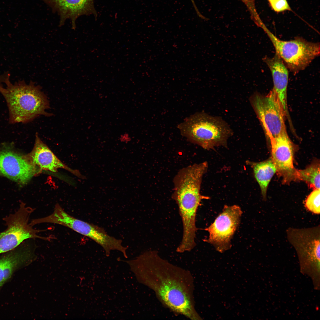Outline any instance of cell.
<instances>
[{
    "mask_svg": "<svg viewBox=\"0 0 320 320\" xmlns=\"http://www.w3.org/2000/svg\"><path fill=\"white\" fill-rule=\"evenodd\" d=\"M5 85L0 86V93L7 103L10 124L27 123L41 115L51 116L46 112L49 104L40 86L32 81L27 84L24 80L14 83L10 81Z\"/></svg>",
    "mask_w": 320,
    "mask_h": 320,
    "instance_id": "obj_2",
    "label": "cell"
},
{
    "mask_svg": "<svg viewBox=\"0 0 320 320\" xmlns=\"http://www.w3.org/2000/svg\"><path fill=\"white\" fill-rule=\"evenodd\" d=\"M64 226L87 237L100 245L105 251L106 255H109L111 251L117 250L127 257V248L122 245V241L108 235L102 228L93 224L77 219L70 215L66 216L63 221Z\"/></svg>",
    "mask_w": 320,
    "mask_h": 320,
    "instance_id": "obj_11",
    "label": "cell"
},
{
    "mask_svg": "<svg viewBox=\"0 0 320 320\" xmlns=\"http://www.w3.org/2000/svg\"><path fill=\"white\" fill-rule=\"evenodd\" d=\"M34 209L21 202L16 211L3 218L7 228L0 233V254L14 249L27 239L50 240V237L39 235L46 230L36 229L30 225V217Z\"/></svg>",
    "mask_w": 320,
    "mask_h": 320,
    "instance_id": "obj_4",
    "label": "cell"
},
{
    "mask_svg": "<svg viewBox=\"0 0 320 320\" xmlns=\"http://www.w3.org/2000/svg\"><path fill=\"white\" fill-rule=\"evenodd\" d=\"M27 155L32 164L40 172L45 170L55 172L59 169H63L81 179L86 178L79 171L71 169L60 161L41 140L37 133L36 135L33 149Z\"/></svg>",
    "mask_w": 320,
    "mask_h": 320,
    "instance_id": "obj_14",
    "label": "cell"
},
{
    "mask_svg": "<svg viewBox=\"0 0 320 320\" xmlns=\"http://www.w3.org/2000/svg\"><path fill=\"white\" fill-rule=\"evenodd\" d=\"M57 12L60 17L59 26L70 19L72 28H76V22L80 16L93 14L97 16L94 5V0H42Z\"/></svg>",
    "mask_w": 320,
    "mask_h": 320,
    "instance_id": "obj_13",
    "label": "cell"
},
{
    "mask_svg": "<svg viewBox=\"0 0 320 320\" xmlns=\"http://www.w3.org/2000/svg\"><path fill=\"white\" fill-rule=\"evenodd\" d=\"M320 226L306 228H289V242L296 250L301 264L319 271Z\"/></svg>",
    "mask_w": 320,
    "mask_h": 320,
    "instance_id": "obj_8",
    "label": "cell"
},
{
    "mask_svg": "<svg viewBox=\"0 0 320 320\" xmlns=\"http://www.w3.org/2000/svg\"><path fill=\"white\" fill-rule=\"evenodd\" d=\"M263 60L269 68L272 74L273 84V89L279 99L285 117L288 119L290 122L287 100L289 77L287 68L276 53L272 57H265Z\"/></svg>",
    "mask_w": 320,
    "mask_h": 320,
    "instance_id": "obj_15",
    "label": "cell"
},
{
    "mask_svg": "<svg viewBox=\"0 0 320 320\" xmlns=\"http://www.w3.org/2000/svg\"><path fill=\"white\" fill-rule=\"evenodd\" d=\"M127 263L138 281L152 289L164 305L191 319H201L194 307L193 279L189 271L161 258L154 251Z\"/></svg>",
    "mask_w": 320,
    "mask_h": 320,
    "instance_id": "obj_1",
    "label": "cell"
},
{
    "mask_svg": "<svg viewBox=\"0 0 320 320\" xmlns=\"http://www.w3.org/2000/svg\"><path fill=\"white\" fill-rule=\"evenodd\" d=\"M320 189H315L308 196L305 201L306 208L312 213L319 214L320 212Z\"/></svg>",
    "mask_w": 320,
    "mask_h": 320,
    "instance_id": "obj_18",
    "label": "cell"
},
{
    "mask_svg": "<svg viewBox=\"0 0 320 320\" xmlns=\"http://www.w3.org/2000/svg\"><path fill=\"white\" fill-rule=\"evenodd\" d=\"M268 1L272 9L275 12H280L291 9L287 0H268Z\"/></svg>",
    "mask_w": 320,
    "mask_h": 320,
    "instance_id": "obj_19",
    "label": "cell"
},
{
    "mask_svg": "<svg viewBox=\"0 0 320 320\" xmlns=\"http://www.w3.org/2000/svg\"><path fill=\"white\" fill-rule=\"evenodd\" d=\"M247 162L253 169L255 177L260 186L263 198L265 199L268 185L276 172L274 164L271 159L259 162Z\"/></svg>",
    "mask_w": 320,
    "mask_h": 320,
    "instance_id": "obj_16",
    "label": "cell"
},
{
    "mask_svg": "<svg viewBox=\"0 0 320 320\" xmlns=\"http://www.w3.org/2000/svg\"><path fill=\"white\" fill-rule=\"evenodd\" d=\"M242 213L239 206L225 205L214 222L205 229L209 233L205 241L220 252L230 249L231 240L239 224Z\"/></svg>",
    "mask_w": 320,
    "mask_h": 320,
    "instance_id": "obj_7",
    "label": "cell"
},
{
    "mask_svg": "<svg viewBox=\"0 0 320 320\" xmlns=\"http://www.w3.org/2000/svg\"><path fill=\"white\" fill-rule=\"evenodd\" d=\"M181 135L191 143L205 149L226 147L233 132L222 117L204 112H197L187 117L178 126Z\"/></svg>",
    "mask_w": 320,
    "mask_h": 320,
    "instance_id": "obj_3",
    "label": "cell"
},
{
    "mask_svg": "<svg viewBox=\"0 0 320 320\" xmlns=\"http://www.w3.org/2000/svg\"><path fill=\"white\" fill-rule=\"evenodd\" d=\"M270 39L276 54L286 67L296 73L303 70L320 54V44L307 41L300 37L290 41L280 40L264 25L261 27Z\"/></svg>",
    "mask_w": 320,
    "mask_h": 320,
    "instance_id": "obj_5",
    "label": "cell"
},
{
    "mask_svg": "<svg viewBox=\"0 0 320 320\" xmlns=\"http://www.w3.org/2000/svg\"><path fill=\"white\" fill-rule=\"evenodd\" d=\"M36 249L35 244L26 242L0 257V288L16 270L33 260Z\"/></svg>",
    "mask_w": 320,
    "mask_h": 320,
    "instance_id": "obj_12",
    "label": "cell"
},
{
    "mask_svg": "<svg viewBox=\"0 0 320 320\" xmlns=\"http://www.w3.org/2000/svg\"><path fill=\"white\" fill-rule=\"evenodd\" d=\"M191 1H193V0H191Z\"/></svg>",
    "mask_w": 320,
    "mask_h": 320,
    "instance_id": "obj_22",
    "label": "cell"
},
{
    "mask_svg": "<svg viewBox=\"0 0 320 320\" xmlns=\"http://www.w3.org/2000/svg\"><path fill=\"white\" fill-rule=\"evenodd\" d=\"M119 140L121 143L127 144L131 141L132 138L128 133L125 132L120 135Z\"/></svg>",
    "mask_w": 320,
    "mask_h": 320,
    "instance_id": "obj_21",
    "label": "cell"
},
{
    "mask_svg": "<svg viewBox=\"0 0 320 320\" xmlns=\"http://www.w3.org/2000/svg\"><path fill=\"white\" fill-rule=\"evenodd\" d=\"M297 179L305 182L314 189H320L319 163L315 162L305 169L297 170Z\"/></svg>",
    "mask_w": 320,
    "mask_h": 320,
    "instance_id": "obj_17",
    "label": "cell"
},
{
    "mask_svg": "<svg viewBox=\"0 0 320 320\" xmlns=\"http://www.w3.org/2000/svg\"><path fill=\"white\" fill-rule=\"evenodd\" d=\"M249 101L270 141L287 132L284 113L273 89L266 95L255 92Z\"/></svg>",
    "mask_w": 320,
    "mask_h": 320,
    "instance_id": "obj_6",
    "label": "cell"
},
{
    "mask_svg": "<svg viewBox=\"0 0 320 320\" xmlns=\"http://www.w3.org/2000/svg\"><path fill=\"white\" fill-rule=\"evenodd\" d=\"M10 74L9 71H6L3 73L0 74V86L3 85V84H6L10 80Z\"/></svg>",
    "mask_w": 320,
    "mask_h": 320,
    "instance_id": "obj_20",
    "label": "cell"
},
{
    "mask_svg": "<svg viewBox=\"0 0 320 320\" xmlns=\"http://www.w3.org/2000/svg\"><path fill=\"white\" fill-rule=\"evenodd\" d=\"M271 159L276 172L287 183L297 180V170L293 164L295 147L287 132L270 141Z\"/></svg>",
    "mask_w": 320,
    "mask_h": 320,
    "instance_id": "obj_10",
    "label": "cell"
},
{
    "mask_svg": "<svg viewBox=\"0 0 320 320\" xmlns=\"http://www.w3.org/2000/svg\"><path fill=\"white\" fill-rule=\"evenodd\" d=\"M12 147V144H4L0 147V175L23 186L40 172L27 155Z\"/></svg>",
    "mask_w": 320,
    "mask_h": 320,
    "instance_id": "obj_9",
    "label": "cell"
}]
</instances>
